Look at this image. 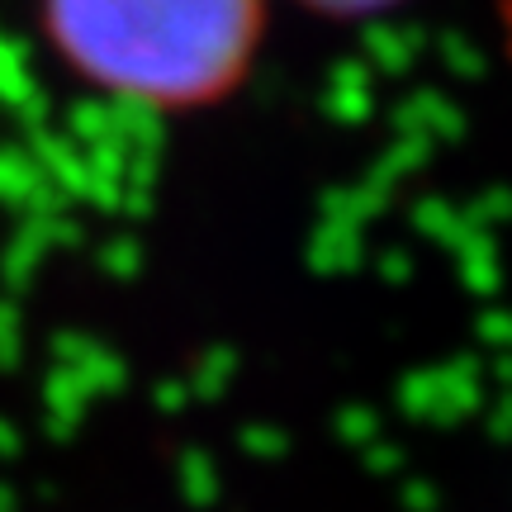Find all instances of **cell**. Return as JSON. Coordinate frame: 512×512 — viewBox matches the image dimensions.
I'll use <instances>...</instances> for the list:
<instances>
[{
  "instance_id": "obj_1",
  "label": "cell",
  "mask_w": 512,
  "mask_h": 512,
  "mask_svg": "<svg viewBox=\"0 0 512 512\" xmlns=\"http://www.w3.org/2000/svg\"><path fill=\"white\" fill-rule=\"evenodd\" d=\"M34 19L81 91L143 114H204L252 81L271 0H34Z\"/></svg>"
},
{
  "instance_id": "obj_2",
  "label": "cell",
  "mask_w": 512,
  "mask_h": 512,
  "mask_svg": "<svg viewBox=\"0 0 512 512\" xmlns=\"http://www.w3.org/2000/svg\"><path fill=\"white\" fill-rule=\"evenodd\" d=\"M294 10H304L313 19H337V24H356V19H380L394 15L413 0H290Z\"/></svg>"
},
{
  "instance_id": "obj_3",
  "label": "cell",
  "mask_w": 512,
  "mask_h": 512,
  "mask_svg": "<svg viewBox=\"0 0 512 512\" xmlns=\"http://www.w3.org/2000/svg\"><path fill=\"white\" fill-rule=\"evenodd\" d=\"M494 19H498V38H503V53L512 62V0H494Z\"/></svg>"
}]
</instances>
